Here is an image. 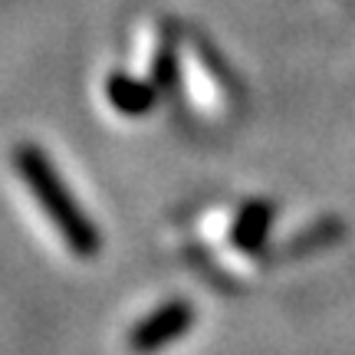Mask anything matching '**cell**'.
<instances>
[{
	"instance_id": "obj_1",
	"label": "cell",
	"mask_w": 355,
	"mask_h": 355,
	"mask_svg": "<svg viewBox=\"0 0 355 355\" xmlns=\"http://www.w3.org/2000/svg\"><path fill=\"white\" fill-rule=\"evenodd\" d=\"M17 165H20V171H24V181L33 188L37 201L50 211L53 224L63 230L66 241L73 243V250L83 254V257L96 254L99 237H96V230L86 224V217L79 214L76 204L69 201V194L63 191V184L56 181L50 162H46L40 152H33V148H20V152H17Z\"/></svg>"
},
{
	"instance_id": "obj_2",
	"label": "cell",
	"mask_w": 355,
	"mask_h": 355,
	"mask_svg": "<svg viewBox=\"0 0 355 355\" xmlns=\"http://www.w3.org/2000/svg\"><path fill=\"white\" fill-rule=\"evenodd\" d=\"M191 319V309L188 306H165L162 313H155L148 322H141L135 336H132V345L139 349V352H152L158 345H165L168 339H175L178 332L188 326Z\"/></svg>"
}]
</instances>
